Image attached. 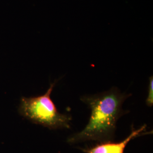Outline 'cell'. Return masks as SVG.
<instances>
[{"label": "cell", "instance_id": "277c9868", "mask_svg": "<svg viewBox=\"0 0 153 153\" xmlns=\"http://www.w3.org/2000/svg\"><path fill=\"white\" fill-rule=\"evenodd\" d=\"M153 76L149 78V92L148 98L146 100V104L148 107H152L153 105Z\"/></svg>", "mask_w": 153, "mask_h": 153}, {"label": "cell", "instance_id": "3957f363", "mask_svg": "<svg viewBox=\"0 0 153 153\" xmlns=\"http://www.w3.org/2000/svg\"><path fill=\"white\" fill-rule=\"evenodd\" d=\"M146 128V125L144 124L140 128L135 129L133 126L129 135L120 142H99L94 146L81 149V150L85 153H124L127 145L131 140L138 136L147 134L145 132Z\"/></svg>", "mask_w": 153, "mask_h": 153}, {"label": "cell", "instance_id": "6da1fadb", "mask_svg": "<svg viewBox=\"0 0 153 153\" xmlns=\"http://www.w3.org/2000/svg\"><path fill=\"white\" fill-rule=\"evenodd\" d=\"M130 95L113 88L103 93L82 96L81 101L91 109L90 119L82 131L69 136L66 142L76 144L90 141H112L117 121L126 114L123 104Z\"/></svg>", "mask_w": 153, "mask_h": 153}, {"label": "cell", "instance_id": "7a4b0ae2", "mask_svg": "<svg viewBox=\"0 0 153 153\" xmlns=\"http://www.w3.org/2000/svg\"><path fill=\"white\" fill-rule=\"evenodd\" d=\"M57 81L50 84L43 95L35 97H22L18 112L23 117L34 124H39L52 130L71 128V116L60 113L51 95Z\"/></svg>", "mask_w": 153, "mask_h": 153}]
</instances>
